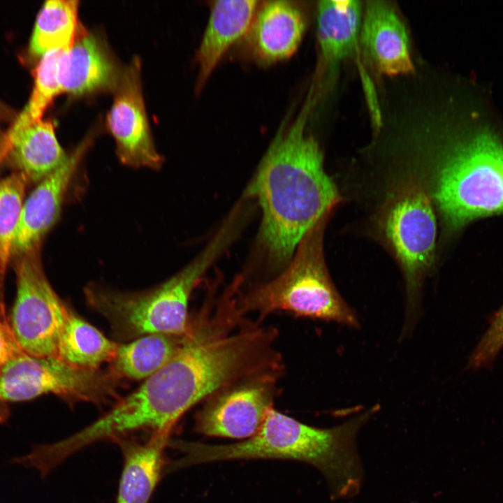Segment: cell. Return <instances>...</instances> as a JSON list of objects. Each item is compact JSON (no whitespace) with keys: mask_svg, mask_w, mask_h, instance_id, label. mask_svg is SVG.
I'll return each instance as SVG.
<instances>
[{"mask_svg":"<svg viewBox=\"0 0 503 503\" xmlns=\"http://www.w3.org/2000/svg\"><path fill=\"white\" fill-rule=\"evenodd\" d=\"M436 84L406 120L437 151L434 198L456 229L503 214V112L476 75L446 73Z\"/></svg>","mask_w":503,"mask_h":503,"instance_id":"1","label":"cell"},{"mask_svg":"<svg viewBox=\"0 0 503 503\" xmlns=\"http://www.w3.org/2000/svg\"><path fill=\"white\" fill-rule=\"evenodd\" d=\"M312 92L291 124L279 130L247 189L262 209L261 242L279 262L292 256L304 236L340 199L324 170L318 143L306 133Z\"/></svg>","mask_w":503,"mask_h":503,"instance_id":"2","label":"cell"},{"mask_svg":"<svg viewBox=\"0 0 503 503\" xmlns=\"http://www.w3.org/2000/svg\"><path fill=\"white\" fill-rule=\"evenodd\" d=\"M244 359L230 338L192 329L173 357L111 410L77 433L82 446L148 429L170 435L193 405L241 377Z\"/></svg>","mask_w":503,"mask_h":503,"instance_id":"3","label":"cell"},{"mask_svg":"<svg viewBox=\"0 0 503 503\" xmlns=\"http://www.w3.org/2000/svg\"><path fill=\"white\" fill-rule=\"evenodd\" d=\"M377 409L373 407L335 427L319 428L272 408L258 432L242 442L224 445L174 442L173 447L183 455L170 463V469L238 459L297 460L310 464L323 474L332 499L352 497L363 481L356 436Z\"/></svg>","mask_w":503,"mask_h":503,"instance_id":"4","label":"cell"},{"mask_svg":"<svg viewBox=\"0 0 503 503\" xmlns=\"http://www.w3.org/2000/svg\"><path fill=\"white\" fill-rule=\"evenodd\" d=\"M233 226L226 224L205 249L187 266L161 285L139 293H122L99 286L85 289L89 305L124 337L151 334L182 337L189 330L190 295L204 273L229 244Z\"/></svg>","mask_w":503,"mask_h":503,"instance_id":"5","label":"cell"},{"mask_svg":"<svg viewBox=\"0 0 503 503\" xmlns=\"http://www.w3.org/2000/svg\"><path fill=\"white\" fill-rule=\"evenodd\" d=\"M329 215L304 236L287 269L258 286L243 300L242 309L261 316L278 309L299 316L357 328L358 319L330 278L324 259L323 237Z\"/></svg>","mask_w":503,"mask_h":503,"instance_id":"6","label":"cell"},{"mask_svg":"<svg viewBox=\"0 0 503 503\" xmlns=\"http://www.w3.org/2000/svg\"><path fill=\"white\" fill-rule=\"evenodd\" d=\"M109 374L69 365L57 358L20 352L0 369V424L10 404L53 393L68 399L101 402L113 393Z\"/></svg>","mask_w":503,"mask_h":503,"instance_id":"7","label":"cell"},{"mask_svg":"<svg viewBox=\"0 0 503 503\" xmlns=\"http://www.w3.org/2000/svg\"><path fill=\"white\" fill-rule=\"evenodd\" d=\"M39 252L17 257L15 265L16 296L8 318L24 352L38 357L57 358L59 335L68 306L48 282Z\"/></svg>","mask_w":503,"mask_h":503,"instance_id":"8","label":"cell"},{"mask_svg":"<svg viewBox=\"0 0 503 503\" xmlns=\"http://www.w3.org/2000/svg\"><path fill=\"white\" fill-rule=\"evenodd\" d=\"M385 235L399 260L407 281L409 310L434 259L437 224L430 196L418 184L409 183L393 196L383 219Z\"/></svg>","mask_w":503,"mask_h":503,"instance_id":"9","label":"cell"},{"mask_svg":"<svg viewBox=\"0 0 503 503\" xmlns=\"http://www.w3.org/2000/svg\"><path fill=\"white\" fill-rule=\"evenodd\" d=\"M141 66L135 57L121 72L116 83L107 126L115 140L119 161L132 168H161L163 160L151 133L143 99Z\"/></svg>","mask_w":503,"mask_h":503,"instance_id":"10","label":"cell"},{"mask_svg":"<svg viewBox=\"0 0 503 503\" xmlns=\"http://www.w3.org/2000/svg\"><path fill=\"white\" fill-rule=\"evenodd\" d=\"M88 136L57 170L38 182L25 198L15 235L12 257L40 250L44 238L58 220L61 207L79 168L92 145Z\"/></svg>","mask_w":503,"mask_h":503,"instance_id":"11","label":"cell"},{"mask_svg":"<svg viewBox=\"0 0 503 503\" xmlns=\"http://www.w3.org/2000/svg\"><path fill=\"white\" fill-rule=\"evenodd\" d=\"M271 404L267 384H246L208 402L197 415L196 430L206 436L247 439L260 429Z\"/></svg>","mask_w":503,"mask_h":503,"instance_id":"12","label":"cell"},{"mask_svg":"<svg viewBox=\"0 0 503 503\" xmlns=\"http://www.w3.org/2000/svg\"><path fill=\"white\" fill-rule=\"evenodd\" d=\"M360 33L363 50L380 73L398 75L413 73L406 27L388 2L367 1Z\"/></svg>","mask_w":503,"mask_h":503,"instance_id":"13","label":"cell"},{"mask_svg":"<svg viewBox=\"0 0 503 503\" xmlns=\"http://www.w3.org/2000/svg\"><path fill=\"white\" fill-rule=\"evenodd\" d=\"M121 69L104 41L96 34L82 29L61 59L62 92L80 96L113 90Z\"/></svg>","mask_w":503,"mask_h":503,"instance_id":"14","label":"cell"},{"mask_svg":"<svg viewBox=\"0 0 503 503\" xmlns=\"http://www.w3.org/2000/svg\"><path fill=\"white\" fill-rule=\"evenodd\" d=\"M305 30V16L296 3L274 0L258 6L247 35L254 57L271 64L292 56Z\"/></svg>","mask_w":503,"mask_h":503,"instance_id":"15","label":"cell"},{"mask_svg":"<svg viewBox=\"0 0 503 503\" xmlns=\"http://www.w3.org/2000/svg\"><path fill=\"white\" fill-rule=\"evenodd\" d=\"M258 6L259 1L254 0L213 2L196 54L198 92L203 87L228 48L247 34Z\"/></svg>","mask_w":503,"mask_h":503,"instance_id":"16","label":"cell"},{"mask_svg":"<svg viewBox=\"0 0 503 503\" xmlns=\"http://www.w3.org/2000/svg\"><path fill=\"white\" fill-rule=\"evenodd\" d=\"M7 156L28 182H39L68 159L59 144L54 122L41 119L25 129L3 138L0 161Z\"/></svg>","mask_w":503,"mask_h":503,"instance_id":"17","label":"cell"},{"mask_svg":"<svg viewBox=\"0 0 503 503\" xmlns=\"http://www.w3.org/2000/svg\"><path fill=\"white\" fill-rule=\"evenodd\" d=\"M169 435L152 433L144 442L118 437L124 458L116 503H148L165 465Z\"/></svg>","mask_w":503,"mask_h":503,"instance_id":"18","label":"cell"},{"mask_svg":"<svg viewBox=\"0 0 503 503\" xmlns=\"http://www.w3.org/2000/svg\"><path fill=\"white\" fill-rule=\"evenodd\" d=\"M362 8L354 0L319 2L317 35L326 61L334 64L352 53L360 32Z\"/></svg>","mask_w":503,"mask_h":503,"instance_id":"19","label":"cell"},{"mask_svg":"<svg viewBox=\"0 0 503 503\" xmlns=\"http://www.w3.org/2000/svg\"><path fill=\"white\" fill-rule=\"evenodd\" d=\"M118 345L67 307L60 330L57 358L78 368L97 370L112 360Z\"/></svg>","mask_w":503,"mask_h":503,"instance_id":"20","label":"cell"},{"mask_svg":"<svg viewBox=\"0 0 503 503\" xmlns=\"http://www.w3.org/2000/svg\"><path fill=\"white\" fill-rule=\"evenodd\" d=\"M78 3L75 0H49L37 15L30 38L29 51L41 57L54 50H68L80 29Z\"/></svg>","mask_w":503,"mask_h":503,"instance_id":"21","label":"cell"},{"mask_svg":"<svg viewBox=\"0 0 503 503\" xmlns=\"http://www.w3.org/2000/svg\"><path fill=\"white\" fill-rule=\"evenodd\" d=\"M182 337L151 334L118 345L112 360L113 372L132 379L148 378L173 357Z\"/></svg>","mask_w":503,"mask_h":503,"instance_id":"22","label":"cell"},{"mask_svg":"<svg viewBox=\"0 0 503 503\" xmlns=\"http://www.w3.org/2000/svg\"><path fill=\"white\" fill-rule=\"evenodd\" d=\"M64 50H54L41 57L28 103L6 136L15 134L42 119L57 95L62 93L59 80L60 61Z\"/></svg>","mask_w":503,"mask_h":503,"instance_id":"23","label":"cell"},{"mask_svg":"<svg viewBox=\"0 0 503 503\" xmlns=\"http://www.w3.org/2000/svg\"><path fill=\"white\" fill-rule=\"evenodd\" d=\"M26 177L17 172L0 177V282L12 257V248L25 200Z\"/></svg>","mask_w":503,"mask_h":503,"instance_id":"24","label":"cell"},{"mask_svg":"<svg viewBox=\"0 0 503 503\" xmlns=\"http://www.w3.org/2000/svg\"><path fill=\"white\" fill-rule=\"evenodd\" d=\"M503 348V305L493 315L488 327L472 353L469 366L478 369L491 363Z\"/></svg>","mask_w":503,"mask_h":503,"instance_id":"25","label":"cell"},{"mask_svg":"<svg viewBox=\"0 0 503 503\" xmlns=\"http://www.w3.org/2000/svg\"><path fill=\"white\" fill-rule=\"evenodd\" d=\"M2 296L0 293V369L23 351L11 329Z\"/></svg>","mask_w":503,"mask_h":503,"instance_id":"26","label":"cell"},{"mask_svg":"<svg viewBox=\"0 0 503 503\" xmlns=\"http://www.w3.org/2000/svg\"><path fill=\"white\" fill-rule=\"evenodd\" d=\"M3 138L2 136L0 134V149H1V147L2 143H3Z\"/></svg>","mask_w":503,"mask_h":503,"instance_id":"27","label":"cell"}]
</instances>
